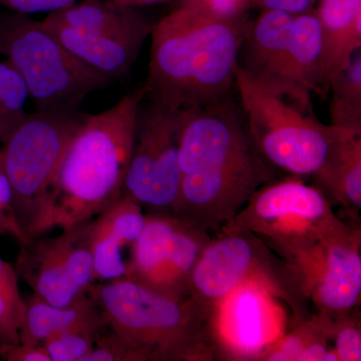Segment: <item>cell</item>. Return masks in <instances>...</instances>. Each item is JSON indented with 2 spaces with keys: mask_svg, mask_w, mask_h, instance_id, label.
<instances>
[{
  "mask_svg": "<svg viewBox=\"0 0 361 361\" xmlns=\"http://www.w3.org/2000/svg\"><path fill=\"white\" fill-rule=\"evenodd\" d=\"M330 125L361 130V54L356 52L348 68L330 82Z\"/></svg>",
  "mask_w": 361,
  "mask_h": 361,
  "instance_id": "22",
  "label": "cell"
},
{
  "mask_svg": "<svg viewBox=\"0 0 361 361\" xmlns=\"http://www.w3.org/2000/svg\"><path fill=\"white\" fill-rule=\"evenodd\" d=\"M106 326V320L87 323L49 337L42 345L51 361H82Z\"/></svg>",
  "mask_w": 361,
  "mask_h": 361,
  "instance_id": "26",
  "label": "cell"
},
{
  "mask_svg": "<svg viewBox=\"0 0 361 361\" xmlns=\"http://www.w3.org/2000/svg\"><path fill=\"white\" fill-rule=\"evenodd\" d=\"M44 27L80 61L110 80L129 75L153 25L111 0H84L52 11Z\"/></svg>",
  "mask_w": 361,
  "mask_h": 361,
  "instance_id": "10",
  "label": "cell"
},
{
  "mask_svg": "<svg viewBox=\"0 0 361 361\" xmlns=\"http://www.w3.org/2000/svg\"><path fill=\"white\" fill-rule=\"evenodd\" d=\"M85 115L78 106L35 110L2 144V163L13 190L16 220L26 241L47 233L52 187Z\"/></svg>",
  "mask_w": 361,
  "mask_h": 361,
  "instance_id": "8",
  "label": "cell"
},
{
  "mask_svg": "<svg viewBox=\"0 0 361 361\" xmlns=\"http://www.w3.org/2000/svg\"><path fill=\"white\" fill-rule=\"evenodd\" d=\"M25 80L8 61L0 63V142L4 144L25 120L28 99Z\"/></svg>",
  "mask_w": 361,
  "mask_h": 361,
  "instance_id": "25",
  "label": "cell"
},
{
  "mask_svg": "<svg viewBox=\"0 0 361 361\" xmlns=\"http://www.w3.org/2000/svg\"><path fill=\"white\" fill-rule=\"evenodd\" d=\"M16 266L0 257V346L20 343L25 312Z\"/></svg>",
  "mask_w": 361,
  "mask_h": 361,
  "instance_id": "23",
  "label": "cell"
},
{
  "mask_svg": "<svg viewBox=\"0 0 361 361\" xmlns=\"http://www.w3.org/2000/svg\"><path fill=\"white\" fill-rule=\"evenodd\" d=\"M87 294L106 324L128 339L142 361L220 360L216 308L175 299L128 278L90 284Z\"/></svg>",
  "mask_w": 361,
  "mask_h": 361,
  "instance_id": "4",
  "label": "cell"
},
{
  "mask_svg": "<svg viewBox=\"0 0 361 361\" xmlns=\"http://www.w3.org/2000/svg\"><path fill=\"white\" fill-rule=\"evenodd\" d=\"M248 18L223 21L179 6L152 28L145 99L189 111L231 96Z\"/></svg>",
  "mask_w": 361,
  "mask_h": 361,
  "instance_id": "2",
  "label": "cell"
},
{
  "mask_svg": "<svg viewBox=\"0 0 361 361\" xmlns=\"http://www.w3.org/2000/svg\"><path fill=\"white\" fill-rule=\"evenodd\" d=\"M0 358L6 361H51L44 345L16 343L0 346Z\"/></svg>",
  "mask_w": 361,
  "mask_h": 361,
  "instance_id": "32",
  "label": "cell"
},
{
  "mask_svg": "<svg viewBox=\"0 0 361 361\" xmlns=\"http://www.w3.org/2000/svg\"><path fill=\"white\" fill-rule=\"evenodd\" d=\"M332 207L314 185L285 176L257 190L230 223L253 233L303 276L323 247L357 227Z\"/></svg>",
  "mask_w": 361,
  "mask_h": 361,
  "instance_id": "6",
  "label": "cell"
},
{
  "mask_svg": "<svg viewBox=\"0 0 361 361\" xmlns=\"http://www.w3.org/2000/svg\"><path fill=\"white\" fill-rule=\"evenodd\" d=\"M211 238L172 214H146L125 278L161 295L186 299L195 265Z\"/></svg>",
  "mask_w": 361,
  "mask_h": 361,
  "instance_id": "12",
  "label": "cell"
},
{
  "mask_svg": "<svg viewBox=\"0 0 361 361\" xmlns=\"http://www.w3.org/2000/svg\"><path fill=\"white\" fill-rule=\"evenodd\" d=\"M330 341L339 361L361 360V318L360 307L332 317Z\"/></svg>",
  "mask_w": 361,
  "mask_h": 361,
  "instance_id": "27",
  "label": "cell"
},
{
  "mask_svg": "<svg viewBox=\"0 0 361 361\" xmlns=\"http://www.w3.org/2000/svg\"><path fill=\"white\" fill-rule=\"evenodd\" d=\"M145 94L142 85L108 110L85 115L52 187L45 232L89 222L122 198Z\"/></svg>",
  "mask_w": 361,
  "mask_h": 361,
  "instance_id": "3",
  "label": "cell"
},
{
  "mask_svg": "<svg viewBox=\"0 0 361 361\" xmlns=\"http://www.w3.org/2000/svg\"><path fill=\"white\" fill-rule=\"evenodd\" d=\"M82 361H142V357L126 337L108 325Z\"/></svg>",
  "mask_w": 361,
  "mask_h": 361,
  "instance_id": "28",
  "label": "cell"
},
{
  "mask_svg": "<svg viewBox=\"0 0 361 361\" xmlns=\"http://www.w3.org/2000/svg\"><path fill=\"white\" fill-rule=\"evenodd\" d=\"M332 317L322 313L311 314L295 323L290 334L273 343L261 356L262 361H298L304 349L320 339H330Z\"/></svg>",
  "mask_w": 361,
  "mask_h": 361,
  "instance_id": "24",
  "label": "cell"
},
{
  "mask_svg": "<svg viewBox=\"0 0 361 361\" xmlns=\"http://www.w3.org/2000/svg\"><path fill=\"white\" fill-rule=\"evenodd\" d=\"M182 111L142 99L123 193L146 214H172L180 186Z\"/></svg>",
  "mask_w": 361,
  "mask_h": 361,
  "instance_id": "11",
  "label": "cell"
},
{
  "mask_svg": "<svg viewBox=\"0 0 361 361\" xmlns=\"http://www.w3.org/2000/svg\"><path fill=\"white\" fill-rule=\"evenodd\" d=\"M325 84L345 70L361 47V0H318Z\"/></svg>",
  "mask_w": 361,
  "mask_h": 361,
  "instance_id": "18",
  "label": "cell"
},
{
  "mask_svg": "<svg viewBox=\"0 0 361 361\" xmlns=\"http://www.w3.org/2000/svg\"><path fill=\"white\" fill-rule=\"evenodd\" d=\"M90 221L61 230L54 237H35L20 243L16 269L45 302L66 306L87 294L94 283Z\"/></svg>",
  "mask_w": 361,
  "mask_h": 361,
  "instance_id": "13",
  "label": "cell"
},
{
  "mask_svg": "<svg viewBox=\"0 0 361 361\" xmlns=\"http://www.w3.org/2000/svg\"><path fill=\"white\" fill-rule=\"evenodd\" d=\"M261 287L244 284L225 296L216 307L215 329L221 360H260L276 342L270 301Z\"/></svg>",
  "mask_w": 361,
  "mask_h": 361,
  "instance_id": "14",
  "label": "cell"
},
{
  "mask_svg": "<svg viewBox=\"0 0 361 361\" xmlns=\"http://www.w3.org/2000/svg\"><path fill=\"white\" fill-rule=\"evenodd\" d=\"M303 277L318 313L336 317L360 307V226L323 247Z\"/></svg>",
  "mask_w": 361,
  "mask_h": 361,
  "instance_id": "15",
  "label": "cell"
},
{
  "mask_svg": "<svg viewBox=\"0 0 361 361\" xmlns=\"http://www.w3.org/2000/svg\"><path fill=\"white\" fill-rule=\"evenodd\" d=\"M77 0H0V6L14 13L32 14L52 13L75 4Z\"/></svg>",
  "mask_w": 361,
  "mask_h": 361,
  "instance_id": "31",
  "label": "cell"
},
{
  "mask_svg": "<svg viewBox=\"0 0 361 361\" xmlns=\"http://www.w3.org/2000/svg\"><path fill=\"white\" fill-rule=\"evenodd\" d=\"M99 320H104V315L87 292L66 306L52 305L32 295L25 300L20 342L30 345H42L52 336Z\"/></svg>",
  "mask_w": 361,
  "mask_h": 361,
  "instance_id": "21",
  "label": "cell"
},
{
  "mask_svg": "<svg viewBox=\"0 0 361 361\" xmlns=\"http://www.w3.org/2000/svg\"><path fill=\"white\" fill-rule=\"evenodd\" d=\"M115 2L118 6L123 7H133L135 6H154V4H166V2L171 1V0H111Z\"/></svg>",
  "mask_w": 361,
  "mask_h": 361,
  "instance_id": "34",
  "label": "cell"
},
{
  "mask_svg": "<svg viewBox=\"0 0 361 361\" xmlns=\"http://www.w3.org/2000/svg\"><path fill=\"white\" fill-rule=\"evenodd\" d=\"M313 180L332 206L343 209L350 225L360 226L361 130L346 133Z\"/></svg>",
  "mask_w": 361,
  "mask_h": 361,
  "instance_id": "19",
  "label": "cell"
},
{
  "mask_svg": "<svg viewBox=\"0 0 361 361\" xmlns=\"http://www.w3.org/2000/svg\"><path fill=\"white\" fill-rule=\"evenodd\" d=\"M0 54L25 80L35 110L77 108L113 82L75 58L27 14H0Z\"/></svg>",
  "mask_w": 361,
  "mask_h": 361,
  "instance_id": "9",
  "label": "cell"
},
{
  "mask_svg": "<svg viewBox=\"0 0 361 361\" xmlns=\"http://www.w3.org/2000/svg\"><path fill=\"white\" fill-rule=\"evenodd\" d=\"M179 168L172 215L210 234L232 222L261 187L282 178L261 153L232 94L182 111Z\"/></svg>",
  "mask_w": 361,
  "mask_h": 361,
  "instance_id": "1",
  "label": "cell"
},
{
  "mask_svg": "<svg viewBox=\"0 0 361 361\" xmlns=\"http://www.w3.org/2000/svg\"><path fill=\"white\" fill-rule=\"evenodd\" d=\"M235 90L258 148L281 174L314 177L350 130L320 122L306 90L263 84L239 65Z\"/></svg>",
  "mask_w": 361,
  "mask_h": 361,
  "instance_id": "5",
  "label": "cell"
},
{
  "mask_svg": "<svg viewBox=\"0 0 361 361\" xmlns=\"http://www.w3.org/2000/svg\"><path fill=\"white\" fill-rule=\"evenodd\" d=\"M294 18L285 11L261 9L251 21L240 51L239 58L244 59L238 65L259 82L273 87L290 85L285 84L283 73Z\"/></svg>",
  "mask_w": 361,
  "mask_h": 361,
  "instance_id": "17",
  "label": "cell"
},
{
  "mask_svg": "<svg viewBox=\"0 0 361 361\" xmlns=\"http://www.w3.org/2000/svg\"><path fill=\"white\" fill-rule=\"evenodd\" d=\"M253 284L290 308L294 322L310 317L307 285L295 266L277 255L253 233L228 223L195 265L190 298L216 308L230 292Z\"/></svg>",
  "mask_w": 361,
  "mask_h": 361,
  "instance_id": "7",
  "label": "cell"
},
{
  "mask_svg": "<svg viewBox=\"0 0 361 361\" xmlns=\"http://www.w3.org/2000/svg\"><path fill=\"white\" fill-rule=\"evenodd\" d=\"M0 234L11 235L20 244L26 241L25 235L16 220L13 202V190L4 171L1 149H0Z\"/></svg>",
  "mask_w": 361,
  "mask_h": 361,
  "instance_id": "30",
  "label": "cell"
},
{
  "mask_svg": "<svg viewBox=\"0 0 361 361\" xmlns=\"http://www.w3.org/2000/svg\"><path fill=\"white\" fill-rule=\"evenodd\" d=\"M180 6L212 20L235 21L246 18L253 0H180Z\"/></svg>",
  "mask_w": 361,
  "mask_h": 361,
  "instance_id": "29",
  "label": "cell"
},
{
  "mask_svg": "<svg viewBox=\"0 0 361 361\" xmlns=\"http://www.w3.org/2000/svg\"><path fill=\"white\" fill-rule=\"evenodd\" d=\"M317 1L318 0H253V6L298 16L313 11Z\"/></svg>",
  "mask_w": 361,
  "mask_h": 361,
  "instance_id": "33",
  "label": "cell"
},
{
  "mask_svg": "<svg viewBox=\"0 0 361 361\" xmlns=\"http://www.w3.org/2000/svg\"><path fill=\"white\" fill-rule=\"evenodd\" d=\"M283 80L285 84L322 99L329 94L323 68L322 27L315 9L294 18Z\"/></svg>",
  "mask_w": 361,
  "mask_h": 361,
  "instance_id": "20",
  "label": "cell"
},
{
  "mask_svg": "<svg viewBox=\"0 0 361 361\" xmlns=\"http://www.w3.org/2000/svg\"><path fill=\"white\" fill-rule=\"evenodd\" d=\"M137 202L123 195L115 204L90 221L94 282L125 277L127 264L141 234L146 214Z\"/></svg>",
  "mask_w": 361,
  "mask_h": 361,
  "instance_id": "16",
  "label": "cell"
}]
</instances>
